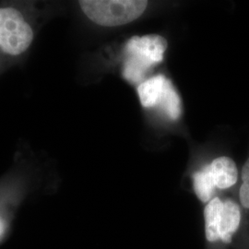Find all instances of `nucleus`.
<instances>
[{"mask_svg":"<svg viewBox=\"0 0 249 249\" xmlns=\"http://www.w3.org/2000/svg\"><path fill=\"white\" fill-rule=\"evenodd\" d=\"M204 234L207 249L230 245L240 228V207L231 198L215 196L205 205Z\"/></svg>","mask_w":249,"mask_h":249,"instance_id":"obj_1","label":"nucleus"},{"mask_svg":"<svg viewBox=\"0 0 249 249\" xmlns=\"http://www.w3.org/2000/svg\"><path fill=\"white\" fill-rule=\"evenodd\" d=\"M167 48V41L158 35L134 36L125 45L126 59L123 76L131 83L143 80L152 66L160 63Z\"/></svg>","mask_w":249,"mask_h":249,"instance_id":"obj_2","label":"nucleus"},{"mask_svg":"<svg viewBox=\"0 0 249 249\" xmlns=\"http://www.w3.org/2000/svg\"><path fill=\"white\" fill-rule=\"evenodd\" d=\"M87 18L100 26H122L140 18L148 6L145 0H81Z\"/></svg>","mask_w":249,"mask_h":249,"instance_id":"obj_3","label":"nucleus"},{"mask_svg":"<svg viewBox=\"0 0 249 249\" xmlns=\"http://www.w3.org/2000/svg\"><path fill=\"white\" fill-rule=\"evenodd\" d=\"M238 180V170L234 160L222 156L214 159L192 175L193 190L196 197L207 204L215 197L217 189L234 186Z\"/></svg>","mask_w":249,"mask_h":249,"instance_id":"obj_4","label":"nucleus"},{"mask_svg":"<svg viewBox=\"0 0 249 249\" xmlns=\"http://www.w3.org/2000/svg\"><path fill=\"white\" fill-rule=\"evenodd\" d=\"M35 33L24 16L14 8H0V50L9 55L26 52Z\"/></svg>","mask_w":249,"mask_h":249,"instance_id":"obj_5","label":"nucleus"},{"mask_svg":"<svg viewBox=\"0 0 249 249\" xmlns=\"http://www.w3.org/2000/svg\"><path fill=\"white\" fill-rule=\"evenodd\" d=\"M166 80L167 79L164 76L158 75L140 84L138 87V93L143 107L151 108L159 105Z\"/></svg>","mask_w":249,"mask_h":249,"instance_id":"obj_6","label":"nucleus"},{"mask_svg":"<svg viewBox=\"0 0 249 249\" xmlns=\"http://www.w3.org/2000/svg\"><path fill=\"white\" fill-rule=\"evenodd\" d=\"M158 107H161V109L166 113V115L174 120L179 118L181 115L180 98L172 82L168 79L166 80L164 90Z\"/></svg>","mask_w":249,"mask_h":249,"instance_id":"obj_7","label":"nucleus"},{"mask_svg":"<svg viewBox=\"0 0 249 249\" xmlns=\"http://www.w3.org/2000/svg\"><path fill=\"white\" fill-rule=\"evenodd\" d=\"M242 185L239 190V199L243 208L249 210V158L242 169Z\"/></svg>","mask_w":249,"mask_h":249,"instance_id":"obj_8","label":"nucleus"}]
</instances>
